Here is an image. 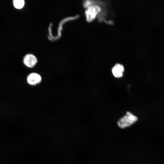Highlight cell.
I'll return each instance as SVG.
<instances>
[{
  "mask_svg": "<svg viewBox=\"0 0 164 164\" xmlns=\"http://www.w3.org/2000/svg\"><path fill=\"white\" fill-rule=\"evenodd\" d=\"M138 120L137 117L129 111H127L125 114L118 121V126L121 128L129 127Z\"/></svg>",
  "mask_w": 164,
  "mask_h": 164,
  "instance_id": "obj_1",
  "label": "cell"
},
{
  "mask_svg": "<svg viewBox=\"0 0 164 164\" xmlns=\"http://www.w3.org/2000/svg\"><path fill=\"white\" fill-rule=\"evenodd\" d=\"M101 11L100 7L97 5H92L87 8L85 12L87 21L91 22L93 21Z\"/></svg>",
  "mask_w": 164,
  "mask_h": 164,
  "instance_id": "obj_2",
  "label": "cell"
},
{
  "mask_svg": "<svg viewBox=\"0 0 164 164\" xmlns=\"http://www.w3.org/2000/svg\"><path fill=\"white\" fill-rule=\"evenodd\" d=\"M23 62L25 65L29 68L33 67L37 63V60L33 55L29 54L26 55L24 57Z\"/></svg>",
  "mask_w": 164,
  "mask_h": 164,
  "instance_id": "obj_3",
  "label": "cell"
},
{
  "mask_svg": "<svg viewBox=\"0 0 164 164\" xmlns=\"http://www.w3.org/2000/svg\"><path fill=\"white\" fill-rule=\"evenodd\" d=\"M42 80L41 76L36 73H32L29 74L27 77V81L31 85H35L39 84Z\"/></svg>",
  "mask_w": 164,
  "mask_h": 164,
  "instance_id": "obj_4",
  "label": "cell"
},
{
  "mask_svg": "<svg viewBox=\"0 0 164 164\" xmlns=\"http://www.w3.org/2000/svg\"><path fill=\"white\" fill-rule=\"evenodd\" d=\"M124 71L123 66L121 64H116L112 68V72L114 76L116 78H120L123 76Z\"/></svg>",
  "mask_w": 164,
  "mask_h": 164,
  "instance_id": "obj_5",
  "label": "cell"
},
{
  "mask_svg": "<svg viewBox=\"0 0 164 164\" xmlns=\"http://www.w3.org/2000/svg\"><path fill=\"white\" fill-rule=\"evenodd\" d=\"M25 4V1L23 0H14L13 5L16 8L21 9L22 8Z\"/></svg>",
  "mask_w": 164,
  "mask_h": 164,
  "instance_id": "obj_6",
  "label": "cell"
},
{
  "mask_svg": "<svg viewBox=\"0 0 164 164\" xmlns=\"http://www.w3.org/2000/svg\"><path fill=\"white\" fill-rule=\"evenodd\" d=\"M92 2L91 1H86L84 3V5L85 7L88 8L90 6L92 5Z\"/></svg>",
  "mask_w": 164,
  "mask_h": 164,
  "instance_id": "obj_7",
  "label": "cell"
}]
</instances>
